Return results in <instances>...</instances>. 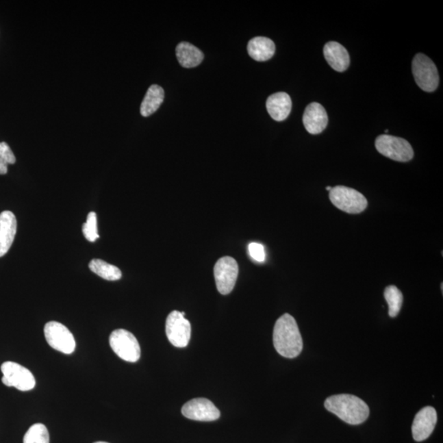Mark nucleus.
Returning a JSON list of instances; mask_svg holds the SVG:
<instances>
[{
    "instance_id": "f3484780",
    "label": "nucleus",
    "mask_w": 443,
    "mask_h": 443,
    "mask_svg": "<svg viewBox=\"0 0 443 443\" xmlns=\"http://www.w3.org/2000/svg\"><path fill=\"white\" fill-rule=\"evenodd\" d=\"M275 45L267 37L258 36L251 39L247 45V51L252 59L258 62L268 61L275 55Z\"/></svg>"
},
{
    "instance_id": "a211bd4d",
    "label": "nucleus",
    "mask_w": 443,
    "mask_h": 443,
    "mask_svg": "<svg viewBox=\"0 0 443 443\" xmlns=\"http://www.w3.org/2000/svg\"><path fill=\"white\" fill-rule=\"evenodd\" d=\"M178 62L186 68H196L202 63L204 55L194 45L188 42H181L176 48Z\"/></svg>"
},
{
    "instance_id": "f8f14e48",
    "label": "nucleus",
    "mask_w": 443,
    "mask_h": 443,
    "mask_svg": "<svg viewBox=\"0 0 443 443\" xmlns=\"http://www.w3.org/2000/svg\"><path fill=\"white\" fill-rule=\"evenodd\" d=\"M436 409L432 407H425L420 409L414 419L412 435L416 442L427 440L433 432L437 424Z\"/></svg>"
},
{
    "instance_id": "6e6552de",
    "label": "nucleus",
    "mask_w": 443,
    "mask_h": 443,
    "mask_svg": "<svg viewBox=\"0 0 443 443\" xmlns=\"http://www.w3.org/2000/svg\"><path fill=\"white\" fill-rule=\"evenodd\" d=\"M45 337L48 344L60 353L72 354L76 349V341L67 327L59 322L51 321L45 326Z\"/></svg>"
},
{
    "instance_id": "dca6fc26",
    "label": "nucleus",
    "mask_w": 443,
    "mask_h": 443,
    "mask_svg": "<svg viewBox=\"0 0 443 443\" xmlns=\"http://www.w3.org/2000/svg\"><path fill=\"white\" fill-rule=\"evenodd\" d=\"M292 99L285 92L275 93L267 99L266 107L269 115L277 122L284 121L291 113Z\"/></svg>"
},
{
    "instance_id": "39448f33",
    "label": "nucleus",
    "mask_w": 443,
    "mask_h": 443,
    "mask_svg": "<svg viewBox=\"0 0 443 443\" xmlns=\"http://www.w3.org/2000/svg\"><path fill=\"white\" fill-rule=\"evenodd\" d=\"M412 73L419 88L427 92H433L440 84L436 65L423 53H418L412 62Z\"/></svg>"
},
{
    "instance_id": "4be33fe9",
    "label": "nucleus",
    "mask_w": 443,
    "mask_h": 443,
    "mask_svg": "<svg viewBox=\"0 0 443 443\" xmlns=\"http://www.w3.org/2000/svg\"><path fill=\"white\" fill-rule=\"evenodd\" d=\"M23 443H49L47 428L42 424L33 425L25 434Z\"/></svg>"
},
{
    "instance_id": "0eeeda50",
    "label": "nucleus",
    "mask_w": 443,
    "mask_h": 443,
    "mask_svg": "<svg viewBox=\"0 0 443 443\" xmlns=\"http://www.w3.org/2000/svg\"><path fill=\"white\" fill-rule=\"evenodd\" d=\"M2 383L7 387H14L19 391L32 390L36 386L35 377L31 372L21 364L12 362H4L1 366Z\"/></svg>"
},
{
    "instance_id": "5701e85b",
    "label": "nucleus",
    "mask_w": 443,
    "mask_h": 443,
    "mask_svg": "<svg viewBox=\"0 0 443 443\" xmlns=\"http://www.w3.org/2000/svg\"><path fill=\"white\" fill-rule=\"evenodd\" d=\"M82 233L89 242H94L99 238L97 229V216L94 212L88 215L86 222L82 225Z\"/></svg>"
},
{
    "instance_id": "f03ea898",
    "label": "nucleus",
    "mask_w": 443,
    "mask_h": 443,
    "mask_svg": "<svg viewBox=\"0 0 443 443\" xmlns=\"http://www.w3.org/2000/svg\"><path fill=\"white\" fill-rule=\"evenodd\" d=\"M325 407L339 419L351 425L364 423L370 416V408L359 397L350 394L334 395L327 398Z\"/></svg>"
},
{
    "instance_id": "412c9836",
    "label": "nucleus",
    "mask_w": 443,
    "mask_h": 443,
    "mask_svg": "<svg viewBox=\"0 0 443 443\" xmlns=\"http://www.w3.org/2000/svg\"><path fill=\"white\" fill-rule=\"evenodd\" d=\"M384 297L389 306L388 314L392 318L398 316L403 306V296L396 286H388L384 291Z\"/></svg>"
},
{
    "instance_id": "f257e3e1",
    "label": "nucleus",
    "mask_w": 443,
    "mask_h": 443,
    "mask_svg": "<svg viewBox=\"0 0 443 443\" xmlns=\"http://www.w3.org/2000/svg\"><path fill=\"white\" fill-rule=\"evenodd\" d=\"M273 345L277 353L285 358H296L301 353L303 341L291 314H285L277 320L273 329Z\"/></svg>"
},
{
    "instance_id": "b1692460",
    "label": "nucleus",
    "mask_w": 443,
    "mask_h": 443,
    "mask_svg": "<svg viewBox=\"0 0 443 443\" xmlns=\"http://www.w3.org/2000/svg\"><path fill=\"white\" fill-rule=\"evenodd\" d=\"M248 251H249L251 257L255 262L262 263L266 260V251H264V247L262 244L251 242L248 246Z\"/></svg>"
},
{
    "instance_id": "bb28decb",
    "label": "nucleus",
    "mask_w": 443,
    "mask_h": 443,
    "mask_svg": "<svg viewBox=\"0 0 443 443\" xmlns=\"http://www.w3.org/2000/svg\"><path fill=\"white\" fill-rule=\"evenodd\" d=\"M326 190H329L330 192V190H332V188H331V186H327Z\"/></svg>"
},
{
    "instance_id": "6ab92c4d",
    "label": "nucleus",
    "mask_w": 443,
    "mask_h": 443,
    "mask_svg": "<svg viewBox=\"0 0 443 443\" xmlns=\"http://www.w3.org/2000/svg\"><path fill=\"white\" fill-rule=\"evenodd\" d=\"M164 99V90L158 85H152L148 89L144 97L142 105H140V114L143 117H149L158 110L162 105Z\"/></svg>"
},
{
    "instance_id": "cd10ccee",
    "label": "nucleus",
    "mask_w": 443,
    "mask_h": 443,
    "mask_svg": "<svg viewBox=\"0 0 443 443\" xmlns=\"http://www.w3.org/2000/svg\"><path fill=\"white\" fill-rule=\"evenodd\" d=\"M94 443H109V442H94Z\"/></svg>"
},
{
    "instance_id": "aec40b11",
    "label": "nucleus",
    "mask_w": 443,
    "mask_h": 443,
    "mask_svg": "<svg viewBox=\"0 0 443 443\" xmlns=\"http://www.w3.org/2000/svg\"><path fill=\"white\" fill-rule=\"evenodd\" d=\"M91 271L107 281H117L121 279L122 272L118 267L102 260L94 259L89 264Z\"/></svg>"
},
{
    "instance_id": "2eb2a0df",
    "label": "nucleus",
    "mask_w": 443,
    "mask_h": 443,
    "mask_svg": "<svg viewBox=\"0 0 443 443\" xmlns=\"http://www.w3.org/2000/svg\"><path fill=\"white\" fill-rule=\"evenodd\" d=\"M324 55L325 60L335 71L342 73L349 68V53L343 45L336 41H330L325 45Z\"/></svg>"
},
{
    "instance_id": "a878e982",
    "label": "nucleus",
    "mask_w": 443,
    "mask_h": 443,
    "mask_svg": "<svg viewBox=\"0 0 443 443\" xmlns=\"http://www.w3.org/2000/svg\"><path fill=\"white\" fill-rule=\"evenodd\" d=\"M8 173V164L0 161V175H6Z\"/></svg>"
},
{
    "instance_id": "1a4fd4ad",
    "label": "nucleus",
    "mask_w": 443,
    "mask_h": 443,
    "mask_svg": "<svg viewBox=\"0 0 443 443\" xmlns=\"http://www.w3.org/2000/svg\"><path fill=\"white\" fill-rule=\"evenodd\" d=\"M214 279L217 289L222 295H227L233 291L237 281L239 268L238 262L230 256L219 259L215 264Z\"/></svg>"
},
{
    "instance_id": "20e7f679",
    "label": "nucleus",
    "mask_w": 443,
    "mask_h": 443,
    "mask_svg": "<svg viewBox=\"0 0 443 443\" xmlns=\"http://www.w3.org/2000/svg\"><path fill=\"white\" fill-rule=\"evenodd\" d=\"M375 147L381 155L397 162H408L414 157L412 144L396 136L380 135L375 140Z\"/></svg>"
},
{
    "instance_id": "423d86ee",
    "label": "nucleus",
    "mask_w": 443,
    "mask_h": 443,
    "mask_svg": "<svg viewBox=\"0 0 443 443\" xmlns=\"http://www.w3.org/2000/svg\"><path fill=\"white\" fill-rule=\"evenodd\" d=\"M114 353L125 362L135 363L140 357V346L134 334L125 329L114 330L110 337Z\"/></svg>"
},
{
    "instance_id": "9d476101",
    "label": "nucleus",
    "mask_w": 443,
    "mask_h": 443,
    "mask_svg": "<svg viewBox=\"0 0 443 443\" xmlns=\"http://www.w3.org/2000/svg\"><path fill=\"white\" fill-rule=\"evenodd\" d=\"M185 312H179L177 310L168 314L166 320V335L168 341L171 344L182 349L188 345L190 339V322L185 318Z\"/></svg>"
},
{
    "instance_id": "7ed1b4c3",
    "label": "nucleus",
    "mask_w": 443,
    "mask_h": 443,
    "mask_svg": "<svg viewBox=\"0 0 443 443\" xmlns=\"http://www.w3.org/2000/svg\"><path fill=\"white\" fill-rule=\"evenodd\" d=\"M331 202L338 209L349 214H359L367 208V199L357 190L344 186H338L329 192Z\"/></svg>"
},
{
    "instance_id": "9b49d317",
    "label": "nucleus",
    "mask_w": 443,
    "mask_h": 443,
    "mask_svg": "<svg viewBox=\"0 0 443 443\" xmlns=\"http://www.w3.org/2000/svg\"><path fill=\"white\" fill-rule=\"evenodd\" d=\"M181 413L188 419L203 422L217 420L220 417L219 409L212 401L205 398L189 401L182 407Z\"/></svg>"
},
{
    "instance_id": "393cba45",
    "label": "nucleus",
    "mask_w": 443,
    "mask_h": 443,
    "mask_svg": "<svg viewBox=\"0 0 443 443\" xmlns=\"http://www.w3.org/2000/svg\"><path fill=\"white\" fill-rule=\"evenodd\" d=\"M0 161L8 165L16 163L14 152L6 142H0Z\"/></svg>"
},
{
    "instance_id": "c85d7f7f",
    "label": "nucleus",
    "mask_w": 443,
    "mask_h": 443,
    "mask_svg": "<svg viewBox=\"0 0 443 443\" xmlns=\"http://www.w3.org/2000/svg\"><path fill=\"white\" fill-rule=\"evenodd\" d=\"M389 130H385V134H388Z\"/></svg>"
},
{
    "instance_id": "ddd939ff",
    "label": "nucleus",
    "mask_w": 443,
    "mask_h": 443,
    "mask_svg": "<svg viewBox=\"0 0 443 443\" xmlns=\"http://www.w3.org/2000/svg\"><path fill=\"white\" fill-rule=\"evenodd\" d=\"M328 114L320 103L313 102L306 107L303 115V123L306 131L312 135L324 131L328 125Z\"/></svg>"
},
{
    "instance_id": "4468645a",
    "label": "nucleus",
    "mask_w": 443,
    "mask_h": 443,
    "mask_svg": "<svg viewBox=\"0 0 443 443\" xmlns=\"http://www.w3.org/2000/svg\"><path fill=\"white\" fill-rule=\"evenodd\" d=\"M16 233V219L11 211L0 214V257L5 255L14 243Z\"/></svg>"
}]
</instances>
